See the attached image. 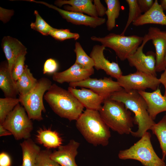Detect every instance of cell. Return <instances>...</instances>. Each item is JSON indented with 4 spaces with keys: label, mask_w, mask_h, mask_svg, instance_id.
I'll use <instances>...</instances> for the list:
<instances>
[{
    "label": "cell",
    "mask_w": 166,
    "mask_h": 166,
    "mask_svg": "<svg viewBox=\"0 0 166 166\" xmlns=\"http://www.w3.org/2000/svg\"><path fill=\"white\" fill-rule=\"evenodd\" d=\"M99 112L107 126L120 135L131 133L134 119L131 112L121 102L110 97L105 99Z\"/></svg>",
    "instance_id": "277c9868"
},
{
    "label": "cell",
    "mask_w": 166,
    "mask_h": 166,
    "mask_svg": "<svg viewBox=\"0 0 166 166\" xmlns=\"http://www.w3.org/2000/svg\"><path fill=\"white\" fill-rule=\"evenodd\" d=\"M149 40L148 35L146 34L143 37V41L140 46L127 60L130 66L135 67L137 71L156 77L155 53L149 52L146 55L143 52L144 45Z\"/></svg>",
    "instance_id": "30bf717a"
},
{
    "label": "cell",
    "mask_w": 166,
    "mask_h": 166,
    "mask_svg": "<svg viewBox=\"0 0 166 166\" xmlns=\"http://www.w3.org/2000/svg\"><path fill=\"white\" fill-rule=\"evenodd\" d=\"M12 135V133L6 129L1 124H0V136H7Z\"/></svg>",
    "instance_id": "ab89813d"
},
{
    "label": "cell",
    "mask_w": 166,
    "mask_h": 166,
    "mask_svg": "<svg viewBox=\"0 0 166 166\" xmlns=\"http://www.w3.org/2000/svg\"><path fill=\"white\" fill-rule=\"evenodd\" d=\"M92 0H57L54 4L59 7L65 6L64 10L72 12L85 13L93 17H98V15L94 4Z\"/></svg>",
    "instance_id": "ffe728a7"
},
{
    "label": "cell",
    "mask_w": 166,
    "mask_h": 166,
    "mask_svg": "<svg viewBox=\"0 0 166 166\" xmlns=\"http://www.w3.org/2000/svg\"><path fill=\"white\" fill-rule=\"evenodd\" d=\"M20 103L19 98H0V124H2L7 115Z\"/></svg>",
    "instance_id": "f1b7e54d"
},
{
    "label": "cell",
    "mask_w": 166,
    "mask_h": 166,
    "mask_svg": "<svg viewBox=\"0 0 166 166\" xmlns=\"http://www.w3.org/2000/svg\"><path fill=\"white\" fill-rule=\"evenodd\" d=\"M10 132L16 140L30 138L33 123L24 107L19 103L10 113L1 124Z\"/></svg>",
    "instance_id": "ba28073f"
},
{
    "label": "cell",
    "mask_w": 166,
    "mask_h": 166,
    "mask_svg": "<svg viewBox=\"0 0 166 166\" xmlns=\"http://www.w3.org/2000/svg\"><path fill=\"white\" fill-rule=\"evenodd\" d=\"M49 35L59 41H63L69 39H74L75 40H77L80 37L78 34L71 32L67 29L54 28L50 32Z\"/></svg>",
    "instance_id": "d6a6232c"
},
{
    "label": "cell",
    "mask_w": 166,
    "mask_h": 166,
    "mask_svg": "<svg viewBox=\"0 0 166 166\" xmlns=\"http://www.w3.org/2000/svg\"><path fill=\"white\" fill-rule=\"evenodd\" d=\"M90 39L93 41L100 42L105 47L112 49L119 59L124 61L136 51L142 43L143 37L111 33L103 37L92 36Z\"/></svg>",
    "instance_id": "8992f818"
},
{
    "label": "cell",
    "mask_w": 166,
    "mask_h": 166,
    "mask_svg": "<svg viewBox=\"0 0 166 166\" xmlns=\"http://www.w3.org/2000/svg\"><path fill=\"white\" fill-rule=\"evenodd\" d=\"M30 2L44 5L57 11L63 18L65 19L68 22L75 25H83L95 28L106 22V19L104 18L93 17L82 13L67 11L44 2L34 0H30Z\"/></svg>",
    "instance_id": "7c38bea8"
},
{
    "label": "cell",
    "mask_w": 166,
    "mask_h": 166,
    "mask_svg": "<svg viewBox=\"0 0 166 166\" xmlns=\"http://www.w3.org/2000/svg\"><path fill=\"white\" fill-rule=\"evenodd\" d=\"M51 153L49 149L41 150L36 158V166H61L51 159Z\"/></svg>",
    "instance_id": "1f68e13d"
},
{
    "label": "cell",
    "mask_w": 166,
    "mask_h": 166,
    "mask_svg": "<svg viewBox=\"0 0 166 166\" xmlns=\"http://www.w3.org/2000/svg\"><path fill=\"white\" fill-rule=\"evenodd\" d=\"M135 26L146 24L166 26V15L157 0H155L151 8L142 15L132 23Z\"/></svg>",
    "instance_id": "44dd1931"
},
{
    "label": "cell",
    "mask_w": 166,
    "mask_h": 166,
    "mask_svg": "<svg viewBox=\"0 0 166 166\" xmlns=\"http://www.w3.org/2000/svg\"><path fill=\"white\" fill-rule=\"evenodd\" d=\"M22 154L21 165L18 166H36L37 156L41 151L40 147L29 138L20 143Z\"/></svg>",
    "instance_id": "cb8c5ba5"
},
{
    "label": "cell",
    "mask_w": 166,
    "mask_h": 166,
    "mask_svg": "<svg viewBox=\"0 0 166 166\" xmlns=\"http://www.w3.org/2000/svg\"><path fill=\"white\" fill-rule=\"evenodd\" d=\"M80 143L72 139L66 145H61L52 152L50 157L61 166H77L75 157L78 154Z\"/></svg>",
    "instance_id": "9a60e30c"
},
{
    "label": "cell",
    "mask_w": 166,
    "mask_h": 166,
    "mask_svg": "<svg viewBox=\"0 0 166 166\" xmlns=\"http://www.w3.org/2000/svg\"><path fill=\"white\" fill-rule=\"evenodd\" d=\"M44 98L55 113L70 121H76L84 108L69 91L55 84H52Z\"/></svg>",
    "instance_id": "7a4b0ae2"
},
{
    "label": "cell",
    "mask_w": 166,
    "mask_h": 166,
    "mask_svg": "<svg viewBox=\"0 0 166 166\" xmlns=\"http://www.w3.org/2000/svg\"><path fill=\"white\" fill-rule=\"evenodd\" d=\"M58 64L54 59L50 58L47 59L45 62L43 69L44 74H53L57 70Z\"/></svg>",
    "instance_id": "e575fe53"
},
{
    "label": "cell",
    "mask_w": 166,
    "mask_h": 166,
    "mask_svg": "<svg viewBox=\"0 0 166 166\" xmlns=\"http://www.w3.org/2000/svg\"><path fill=\"white\" fill-rule=\"evenodd\" d=\"M1 46L12 74V69L17 58L21 53L27 51V49L18 39L8 36L3 38Z\"/></svg>",
    "instance_id": "d6986e66"
},
{
    "label": "cell",
    "mask_w": 166,
    "mask_h": 166,
    "mask_svg": "<svg viewBox=\"0 0 166 166\" xmlns=\"http://www.w3.org/2000/svg\"><path fill=\"white\" fill-rule=\"evenodd\" d=\"M104 1L107 6L105 12L107 18L106 23L107 29L110 31L115 27L116 19L119 15L121 6L118 0H105Z\"/></svg>",
    "instance_id": "484cf974"
},
{
    "label": "cell",
    "mask_w": 166,
    "mask_h": 166,
    "mask_svg": "<svg viewBox=\"0 0 166 166\" xmlns=\"http://www.w3.org/2000/svg\"><path fill=\"white\" fill-rule=\"evenodd\" d=\"M35 139L47 149L58 148L62 144V139L58 133L50 129L40 128L37 131Z\"/></svg>",
    "instance_id": "603a6c76"
},
{
    "label": "cell",
    "mask_w": 166,
    "mask_h": 166,
    "mask_svg": "<svg viewBox=\"0 0 166 166\" xmlns=\"http://www.w3.org/2000/svg\"><path fill=\"white\" fill-rule=\"evenodd\" d=\"M160 2V5L163 10H166V0H161Z\"/></svg>",
    "instance_id": "60d3db41"
},
{
    "label": "cell",
    "mask_w": 166,
    "mask_h": 166,
    "mask_svg": "<svg viewBox=\"0 0 166 166\" xmlns=\"http://www.w3.org/2000/svg\"><path fill=\"white\" fill-rule=\"evenodd\" d=\"M165 115H166V113H165Z\"/></svg>",
    "instance_id": "7bdbcfd3"
},
{
    "label": "cell",
    "mask_w": 166,
    "mask_h": 166,
    "mask_svg": "<svg viewBox=\"0 0 166 166\" xmlns=\"http://www.w3.org/2000/svg\"><path fill=\"white\" fill-rule=\"evenodd\" d=\"M74 51L76 56L75 63L85 69L90 70L93 68L94 66L93 60L87 54L78 42H75Z\"/></svg>",
    "instance_id": "83f0119b"
},
{
    "label": "cell",
    "mask_w": 166,
    "mask_h": 166,
    "mask_svg": "<svg viewBox=\"0 0 166 166\" xmlns=\"http://www.w3.org/2000/svg\"><path fill=\"white\" fill-rule=\"evenodd\" d=\"M36 17L35 21L32 22L30 26L31 29L36 31L42 35L47 36L54 28L49 25L39 15L38 11L35 10L34 13Z\"/></svg>",
    "instance_id": "4dcf8cb0"
},
{
    "label": "cell",
    "mask_w": 166,
    "mask_h": 166,
    "mask_svg": "<svg viewBox=\"0 0 166 166\" xmlns=\"http://www.w3.org/2000/svg\"><path fill=\"white\" fill-rule=\"evenodd\" d=\"M152 41L156 50V72L164 71V59L166 54V31L156 27H150L147 34Z\"/></svg>",
    "instance_id": "5bb4252c"
},
{
    "label": "cell",
    "mask_w": 166,
    "mask_h": 166,
    "mask_svg": "<svg viewBox=\"0 0 166 166\" xmlns=\"http://www.w3.org/2000/svg\"><path fill=\"white\" fill-rule=\"evenodd\" d=\"M27 53V51H26L21 53L17 57L15 62L12 71V75L15 81L19 78L24 72L25 56Z\"/></svg>",
    "instance_id": "836d02e7"
},
{
    "label": "cell",
    "mask_w": 166,
    "mask_h": 166,
    "mask_svg": "<svg viewBox=\"0 0 166 166\" xmlns=\"http://www.w3.org/2000/svg\"><path fill=\"white\" fill-rule=\"evenodd\" d=\"M110 98L122 102L134 114V124L137 125L138 128L136 132H131L133 136L141 138L155 124L149 115L145 100L137 91H127L123 89L112 93Z\"/></svg>",
    "instance_id": "6da1fadb"
},
{
    "label": "cell",
    "mask_w": 166,
    "mask_h": 166,
    "mask_svg": "<svg viewBox=\"0 0 166 166\" xmlns=\"http://www.w3.org/2000/svg\"><path fill=\"white\" fill-rule=\"evenodd\" d=\"M69 87L74 88L80 87L89 88L105 99L109 97L112 93L123 89L117 81L107 77L99 79L89 77L79 82L69 83Z\"/></svg>",
    "instance_id": "8fae6325"
},
{
    "label": "cell",
    "mask_w": 166,
    "mask_h": 166,
    "mask_svg": "<svg viewBox=\"0 0 166 166\" xmlns=\"http://www.w3.org/2000/svg\"><path fill=\"white\" fill-rule=\"evenodd\" d=\"M52 84L48 78H41L38 80L35 87L29 92L23 96L19 95L20 103L31 120L40 121L43 120L42 113L46 112L43 98Z\"/></svg>",
    "instance_id": "52a82bcc"
},
{
    "label": "cell",
    "mask_w": 166,
    "mask_h": 166,
    "mask_svg": "<svg viewBox=\"0 0 166 166\" xmlns=\"http://www.w3.org/2000/svg\"><path fill=\"white\" fill-rule=\"evenodd\" d=\"M137 2L142 13H145L151 8L154 1L153 0H137Z\"/></svg>",
    "instance_id": "d590c367"
},
{
    "label": "cell",
    "mask_w": 166,
    "mask_h": 166,
    "mask_svg": "<svg viewBox=\"0 0 166 166\" xmlns=\"http://www.w3.org/2000/svg\"><path fill=\"white\" fill-rule=\"evenodd\" d=\"M105 48L103 45H94L89 56L93 60L97 70L102 69L107 74L117 79L122 75V72L117 63L110 62L105 58L104 51Z\"/></svg>",
    "instance_id": "4fadbf2b"
},
{
    "label": "cell",
    "mask_w": 166,
    "mask_h": 166,
    "mask_svg": "<svg viewBox=\"0 0 166 166\" xmlns=\"http://www.w3.org/2000/svg\"><path fill=\"white\" fill-rule=\"evenodd\" d=\"M159 79L160 83L162 84L164 87L165 92L163 96L166 99V69L161 74L160 77Z\"/></svg>",
    "instance_id": "f35d334b"
},
{
    "label": "cell",
    "mask_w": 166,
    "mask_h": 166,
    "mask_svg": "<svg viewBox=\"0 0 166 166\" xmlns=\"http://www.w3.org/2000/svg\"><path fill=\"white\" fill-rule=\"evenodd\" d=\"M11 160L9 155L2 152L0 154V166H11Z\"/></svg>",
    "instance_id": "8d00e7d4"
},
{
    "label": "cell",
    "mask_w": 166,
    "mask_h": 166,
    "mask_svg": "<svg viewBox=\"0 0 166 166\" xmlns=\"http://www.w3.org/2000/svg\"><path fill=\"white\" fill-rule=\"evenodd\" d=\"M98 16L103 17L105 14L107 9L101 3L100 0H94L93 1Z\"/></svg>",
    "instance_id": "74e56055"
},
{
    "label": "cell",
    "mask_w": 166,
    "mask_h": 166,
    "mask_svg": "<svg viewBox=\"0 0 166 166\" xmlns=\"http://www.w3.org/2000/svg\"><path fill=\"white\" fill-rule=\"evenodd\" d=\"M94 73L93 68L86 70L75 63L67 69L53 74V80L59 83H76L85 80Z\"/></svg>",
    "instance_id": "2e32d148"
},
{
    "label": "cell",
    "mask_w": 166,
    "mask_h": 166,
    "mask_svg": "<svg viewBox=\"0 0 166 166\" xmlns=\"http://www.w3.org/2000/svg\"><path fill=\"white\" fill-rule=\"evenodd\" d=\"M150 130L156 136L162 150L163 160L166 156V115L157 123L155 124Z\"/></svg>",
    "instance_id": "4316f807"
},
{
    "label": "cell",
    "mask_w": 166,
    "mask_h": 166,
    "mask_svg": "<svg viewBox=\"0 0 166 166\" xmlns=\"http://www.w3.org/2000/svg\"><path fill=\"white\" fill-rule=\"evenodd\" d=\"M151 134L146 132L140 139L129 148L120 150V159H132L140 161L144 166H166L164 160L155 152L151 141Z\"/></svg>",
    "instance_id": "5b68a950"
},
{
    "label": "cell",
    "mask_w": 166,
    "mask_h": 166,
    "mask_svg": "<svg viewBox=\"0 0 166 166\" xmlns=\"http://www.w3.org/2000/svg\"><path fill=\"white\" fill-rule=\"evenodd\" d=\"M164 65L165 68H166V54L164 59Z\"/></svg>",
    "instance_id": "b9f144b4"
},
{
    "label": "cell",
    "mask_w": 166,
    "mask_h": 166,
    "mask_svg": "<svg viewBox=\"0 0 166 166\" xmlns=\"http://www.w3.org/2000/svg\"><path fill=\"white\" fill-rule=\"evenodd\" d=\"M0 88L5 97L17 98V95H19L7 61L0 63Z\"/></svg>",
    "instance_id": "7402d4cb"
},
{
    "label": "cell",
    "mask_w": 166,
    "mask_h": 166,
    "mask_svg": "<svg viewBox=\"0 0 166 166\" xmlns=\"http://www.w3.org/2000/svg\"><path fill=\"white\" fill-rule=\"evenodd\" d=\"M117 81L127 91H145L147 89L155 91L161 84L159 79L156 76L138 71L127 75H122L117 79Z\"/></svg>",
    "instance_id": "9c48e42d"
},
{
    "label": "cell",
    "mask_w": 166,
    "mask_h": 166,
    "mask_svg": "<svg viewBox=\"0 0 166 166\" xmlns=\"http://www.w3.org/2000/svg\"><path fill=\"white\" fill-rule=\"evenodd\" d=\"M76 121L77 128L88 143L94 146L108 145L111 136L109 128L98 111L86 109Z\"/></svg>",
    "instance_id": "3957f363"
},
{
    "label": "cell",
    "mask_w": 166,
    "mask_h": 166,
    "mask_svg": "<svg viewBox=\"0 0 166 166\" xmlns=\"http://www.w3.org/2000/svg\"><path fill=\"white\" fill-rule=\"evenodd\" d=\"M125 1L128 6L129 13L126 25L121 34L122 35H124L130 25L142 15V12L138 4L137 0H126Z\"/></svg>",
    "instance_id": "f546056e"
},
{
    "label": "cell",
    "mask_w": 166,
    "mask_h": 166,
    "mask_svg": "<svg viewBox=\"0 0 166 166\" xmlns=\"http://www.w3.org/2000/svg\"><path fill=\"white\" fill-rule=\"evenodd\" d=\"M145 100L148 111L151 118L154 120L159 113L166 111V99L158 88L152 92L138 91Z\"/></svg>",
    "instance_id": "ac0fdd59"
},
{
    "label": "cell",
    "mask_w": 166,
    "mask_h": 166,
    "mask_svg": "<svg viewBox=\"0 0 166 166\" xmlns=\"http://www.w3.org/2000/svg\"><path fill=\"white\" fill-rule=\"evenodd\" d=\"M38 80L33 76L27 65H25L22 74L15 81L19 95H24L31 91L35 86Z\"/></svg>",
    "instance_id": "d4e9b609"
},
{
    "label": "cell",
    "mask_w": 166,
    "mask_h": 166,
    "mask_svg": "<svg viewBox=\"0 0 166 166\" xmlns=\"http://www.w3.org/2000/svg\"><path fill=\"white\" fill-rule=\"evenodd\" d=\"M68 90L86 109L99 111L105 99L91 90L81 87V89L69 87Z\"/></svg>",
    "instance_id": "e0dca14e"
}]
</instances>
